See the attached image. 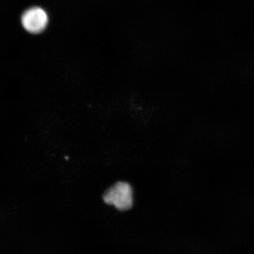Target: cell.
Returning <instances> with one entry per match:
<instances>
[{
	"label": "cell",
	"mask_w": 254,
	"mask_h": 254,
	"mask_svg": "<svg viewBox=\"0 0 254 254\" xmlns=\"http://www.w3.org/2000/svg\"><path fill=\"white\" fill-rule=\"evenodd\" d=\"M106 204L113 205L119 211H127L133 204L132 189L127 182H120L108 189L103 196Z\"/></svg>",
	"instance_id": "1"
},
{
	"label": "cell",
	"mask_w": 254,
	"mask_h": 254,
	"mask_svg": "<svg viewBox=\"0 0 254 254\" xmlns=\"http://www.w3.org/2000/svg\"><path fill=\"white\" fill-rule=\"evenodd\" d=\"M49 22L47 12L40 7H33L24 12L21 23L25 30L32 34H39L46 29Z\"/></svg>",
	"instance_id": "2"
}]
</instances>
